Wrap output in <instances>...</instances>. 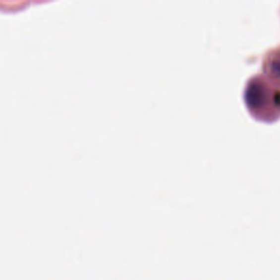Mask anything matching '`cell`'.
<instances>
[{
    "label": "cell",
    "instance_id": "6da1fadb",
    "mask_svg": "<svg viewBox=\"0 0 280 280\" xmlns=\"http://www.w3.org/2000/svg\"><path fill=\"white\" fill-rule=\"evenodd\" d=\"M265 88H264L260 82L253 81L246 89L245 92V100L248 107L251 108H258L261 107L265 99Z\"/></svg>",
    "mask_w": 280,
    "mask_h": 280
},
{
    "label": "cell",
    "instance_id": "7a4b0ae2",
    "mask_svg": "<svg viewBox=\"0 0 280 280\" xmlns=\"http://www.w3.org/2000/svg\"><path fill=\"white\" fill-rule=\"evenodd\" d=\"M271 71L274 76L280 78V58H277L271 62Z\"/></svg>",
    "mask_w": 280,
    "mask_h": 280
},
{
    "label": "cell",
    "instance_id": "3957f363",
    "mask_svg": "<svg viewBox=\"0 0 280 280\" xmlns=\"http://www.w3.org/2000/svg\"><path fill=\"white\" fill-rule=\"evenodd\" d=\"M274 102L275 104L277 105V107L280 108V91L276 92V94H275V97H274Z\"/></svg>",
    "mask_w": 280,
    "mask_h": 280
}]
</instances>
